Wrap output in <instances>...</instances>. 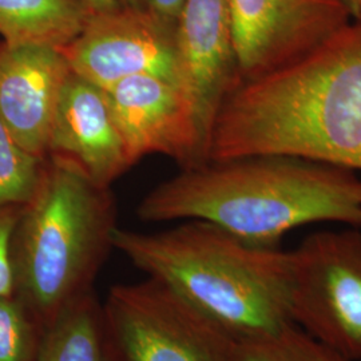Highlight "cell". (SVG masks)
<instances>
[{"label":"cell","instance_id":"cell-11","mask_svg":"<svg viewBox=\"0 0 361 361\" xmlns=\"http://www.w3.org/2000/svg\"><path fill=\"white\" fill-rule=\"evenodd\" d=\"M177 43L207 159L219 107L240 83L231 0H186L177 25Z\"/></svg>","mask_w":361,"mask_h":361},{"label":"cell","instance_id":"cell-9","mask_svg":"<svg viewBox=\"0 0 361 361\" xmlns=\"http://www.w3.org/2000/svg\"><path fill=\"white\" fill-rule=\"evenodd\" d=\"M104 90L134 165L149 154L166 155L182 169L207 162L185 86L166 78L137 75Z\"/></svg>","mask_w":361,"mask_h":361},{"label":"cell","instance_id":"cell-19","mask_svg":"<svg viewBox=\"0 0 361 361\" xmlns=\"http://www.w3.org/2000/svg\"><path fill=\"white\" fill-rule=\"evenodd\" d=\"M185 1L186 0H143V10L166 23L178 25Z\"/></svg>","mask_w":361,"mask_h":361},{"label":"cell","instance_id":"cell-22","mask_svg":"<svg viewBox=\"0 0 361 361\" xmlns=\"http://www.w3.org/2000/svg\"><path fill=\"white\" fill-rule=\"evenodd\" d=\"M121 3L125 7L135 8V10H143V0H121Z\"/></svg>","mask_w":361,"mask_h":361},{"label":"cell","instance_id":"cell-5","mask_svg":"<svg viewBox=\"0 0 361 361\" xmlns=\"http://www.w3.org/2000/svg\"><path fill=\"white\" fill-rule=\"evenodd\" d=\"M102 310L118 361H234L232 337L154 277L111 286Z\"/></svg>","mask_w":361,"mask_h":361},{"label":"cell","instance_id":"cell-10","mask_svg":"<svg viewBox=\"0 0 361 361\" xmlns=\"http://www.w3.org/2000/svg\"><path fill=\"white\" fill-rule=\"evenodd\" d=\"M71 68L56 47L0 42V116L15 143L47 155L52 123Z\"/></svg>","mask_w":361,"mask_h":361},{"label":"cell","instance_id":"cell-1","mask_svg":"<svg viewBox=\"0 0 361 361\" xmlns=\"http://www.w3.org/2000/svg\"><path fill=\"white\" fill-rule=\"evenodd\" d=\"M289 154L361 171V18L305 58L225 98L207 161Z\"/></svg>","mask_w":361,"mask_h":361},{"label":"cell","instance_id":"cell-7","mask_svg":"<svg viewBox=\"0 0 361 361\" xmlns=\"http://www.w3.org/2000/svg\"><path fill=\"white\" fill-rule=\"evenodd\" d=\"M61 51L75 75L102 89L137 75L166 78L188 89L177 25L146 10L122 6L92 13L80 34Z\"/></svg>","mask_w":361,"mask_h":361},{"label":"cell","instance_id":"cell-2","mask_svg":"<svg viewBox=\"0 0 361 361\" xmlns=\"http://www.w3.org/2000/svg\"><path fill=\"white\" fill-rule=\"evenodd\" d=\"M143 222L201 219L252 245L280 247L316 222L361 228L356 171L289 154L207 161L166 180L137 207Z\"/></svg>","mask_w":361,"mask_h":361},{"label":"cell","instance_id":"cell-8","mask_svg":"<svg viewBox=\"0 0 361 361\" xmlns=\"http://www.w3.org/2000/svg\"><path fill=\"white\" fill-rule=\"evenodd\" d=\"M240 83L295 65L352 20L341 0H231Z\"/></svg>","mask_w":361,"mask_h":361},{"label":"cell","instance_id":"cell-4","mask_svg":"<svg viewBox=\"0 0 361 361\" xmlns=\"http://www.w3.org/2000/svg\"><path fill=\"white\" fill-rule=\"evenodd\" d=\"M116 201L61 157L43 159L37 190L20 207L11 238L13 296L47 331L94 292L114 249Z\"/></svg>","mask_w":361,"mask_h":361},{"label":"cell","instance_id":"cell-21","mask_svg":"<svg viewBox=\"0 0 361 361\" xmlns=\"http://www.w3.org/2000/svg\"><path fill=\"white\" fill-rule=\"evenodd\" d=\"M343 4L347 7L349 15L352 19L361 18V0H341Z\"/></svg>","mask_w":361,"mask_h":361},{"label":"cell","instance_id":"cell-16","mask_svg":"<svg viewBox=\"0 0 361 361\" xmlns=\"http://www.w3.org/2000/svg\"><path fill=\"white\" fill-rule=\"evenodd\" d=\"M42 164L15 143L0 116V207H22L32 198Z\"/></svg>","mask_w":361,"mask_h":361},{"label":"cell","instance_id":"cell-12","mask_svg":"<svg viewBox=\"0 0 361 361\" xmlns=\"http://www.w3.org/2000/svg\"><path fill=\"white\" fill-rule=\"evenodd\" d=\"M47 155L65 158L95 185L110 189L134 166L106 91L73 71L59 98Z\"/></svg>","mask_w":361,"mask_h":361},{"label":"cell","instance_id":"cell-20","mask_svg":"<svg viewBox=\"0 0 361 361\" xmlns=\"http://www.w3.org/2000/svg\"><path fill=\"white\" fill-rule=\"evenodd\" d=\"M92 13H109L121 8V0H82Z\"/></svg>","mask_w":361,"mask_h":361},{"label":"cell","instance_id":"cell-14","mask_svg":"<svg viewBox=\"0 0 361 361\" xmlns=\"http://www.w3.org/2000/svg\"><path fill=\"white\" fill-rule=\"evenodd\" d=\"M37 361H118L95 293L47 328Z\"/></svg>","mask_w":361,"mask_h":361},{"label":"cell","instance_id":"cell-17","mask_svg":"<svg viewBox=\"0 0 361 361\" xmlns=\"http://www.w3.org/2000/svg\"><path fill=\"white\" fill-rule=\"evenodd\" d=\"M44 329L11 295L0 296V361H37Z\"/></svg>","mask_w":361,"mask_h":361},{"label":"cell","instance_id":"cell-15","mask_svg":"<svg viewBox=\"0 0 361 361\" xmlns=\"http://www.w3.org/2000/svg\"><path fill=\"white\" fill-rule=\"evenodd\" d=\"M234 361H347L295 324L235 344Z\"/></svg>","mask_w":361,"mask_h":361},{"label":"cell","instance_id":"cell-6","mask_svg":"<svg viewBox=\"0 0 361 361\" xmlns=\"http://www.w3.org/2000/svg\"><path fill=\"white\" fill-rule=\"evenodd\" d=\"M292 322L347 361H361V228L312 233L290 252Z\"/></svg>","mask_w":361,"mask_h":361},{"label":"cell","instance_id":"cell-13","mask_svg":"<svg viewBox=\"0 0 361 361\" xmlns=\"http://www.w3.org/2000/svg\"><path fill=\"white\" fill-rule=\"evenodd\" d=\"M91 15L82 0H0V37L61 50L77 38Z\"/></svg>","mask_w":361,"mask_h":361},{"label":"cell","instance_id":"cell-18","mask_svg":"<svg viewBox=\"0 0 361 361\" xmlns=\"http://www.w3.org/2000/svg\"><path fill=\"white\" fill-rule=\"evenodd\" d=\"M22 207H0V296L13 295L11 238Z\"/></svg>","mask_w":361,"mask_h":361},{"label":"cell","instance_id":"cell-3","mask_svg":"<svg viewBox=\"0 0 361 361\" xmlns=\"http://www.w3.org/2000/svg\"><path fill=\"white\" fill-rule=\"evenodd\" d=\"M113 243L137 269L173 288L235 343L293 324L290 252L247 244L201 219L162 232L118 228Z\"/></svg>","mask_w":361,"mask_h":361}]
</instances>
